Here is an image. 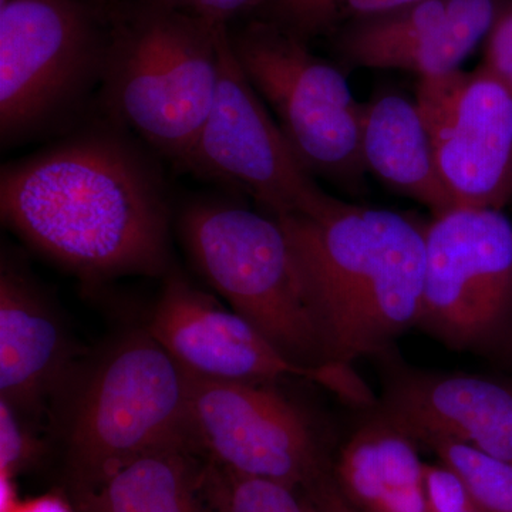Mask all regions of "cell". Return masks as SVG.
I'll use <instances>...</instances> for the list:
<instances>
[{
    "label": "cell",
    "mask_w": 512,
    "mask_h": 512,
    "mask_svg": "<svg viewBox=\"0 0 512 512\" xmlns=\"http://www.w3.org/2000/svg\"><path fill=\"white\" fill-rule=\"evenodd\" d=\"M174 8L218 25L268 6V0H164Z\"/></svg>",
    "instance_id": "cell-24"
},
{
    "label": "cell",
    "mask_w": 512,
    "mask_h": 512,
    "mask_svg": "<svg viewBox=\"0 0 512 512\" xmlns=\"http://www.w3.org/2000/svg\"><path fill=\"white\" fill-rule=\"evenodd\" d=\"M87 2L99 6L101 9H110L111 6L117 5L121 0H87Z\"/></svg>",
    "instance_id": "cell-30"
},
{
    "label": "cell",
    "mask_w": 512,
    "mask_h": 512,
    "mask_svg": "<svg viewBox=\"0 0 512 512\" xmlns=\"http://www.w3.org/2000/svg\"><path fill=\"white\" fill-rule=\"evenodd\" d=\"M419 2L423 0H340L339 10L372 18Z\"/></svg>",
    "instance_id": "cell-26"
},
{
    "label": "cell",
    "mask_w": 512,
    "mask_h": 512,
    "mask_svg": "<svg viewBox=\"0 0 512 512\" xmlns=\"http://www.w3.org/2000/svg\"><path fill=\"white\" fill-rule=\"evenodd\" d=\"M242 72L313 177L346 190H360L363 116L338 67L313 55L295 35L271 22L229 30Z\"/></svg>",
    "instance_id": "cell-7"
},
{
    "label": "cell",
    "mask_w": 512,
    "mask_h": 512,
    "mask_svg": "<svg viewBox=\"0 0 512 512\" xmlns=\"http://www.w3.org/2000/svg\"><path fill=\"white\" fill-rule=\"evenodd\" d=\"M180 171L248 195L271 217L316 215L338 201L316 183L242 72L229 28L214 104Z\"/></svg>",
    "instance_id": "cell-8"
},
{
    "label": "cell",
    "mask_w": 512,
    "mask_h": 512,
    "mask_svg": "<svg viewBox=\"0 0 512 512\" xmlns=\"http://www.w3.org/2000/svg\"><path fill=\"white\" fill-rule=\"evenodd\" d=\"M15 512H77L62 497L55 494L42 495L32 500L20 501Z\"/></svg>",
    "instance_id": "cell-27"
},
{
    "label": "cell",
    "mask_w": 512,
    "mask_h": 512,
    "mask_svg": "<svg viewBox=\"0 0 512 512\" xmlns=\"http://www.w3.org/2000/svg\"><path fill=\"white\" fill-rule=\"evenodd\" d=\"M19 503L13 478L0 476V512H15Z\"/></svg>",
    "instance_id": "cell-28"
},
{
    "label": "cell",
    "mask_w": 512,
    "mask_h": 512,
    "mask_svg": "<svg viewBox=\"0 0 512 512\" xmlns=\"http://www.w3.org/2000/svg\"><path fill=\"white\" fill-rule=\"evenodd\" d=\"M362 148L367 170L392 190L429 208L434 218L457 210L416 101L386 93L367 104Z\"/></svg>",
    "instance_id": "cell-16"
},
{
    "label": "cell",
    "mask_w": 512,
    "mask_h": 512,
    "mask_svg": "<svg viewBox=\"0 0 512 512\" xmlns=\"http://www.w3.org/2000/svg\"><path fill=\"white\" fill-rule=\"evenodd\" d=\"M424 493L426 512H483L463 480L443 463L424 464Z\"/></svg>",
    "instance_id": "cell-21"
},
{
    "label": "cell",
    "mask_w": 512,
    "mask_h": 512,
    "mask_svg": "<svg viewBox=\"0 0 512 512\" xmlns=\"http://www.w3.org/2000/svg\"><path fill=\"white\" fill-rule=\"evenodd\" d=\"M416 104L457 208L501 210L512 197V89L481 64L423 77Z\"/></svg>",
    "instance_id": "cell-12"
},
{
    "label": "cell",
    "mask_w": 512,
    "mask_h": 512,
    "mask_svg": "<svg viewBox=\"0 0 512 512\" xmlns=\"http://www.w3.org/2000/svg\"><path fill=\"white\" fill-rule=\"evenodd\" d=\"M178 234L202 278L296 365H332L284 229L227 198L181 208Z\"/></svg>",
    "instance_id": "cell-5"
},
{
    "label": "cell",
    "mask_w": 512,
    "mask_h": 512,
    "mask_svg": "<svg viewBox=\"0 0 512 512\" xmlns=\"http://www.w3.org/2000/svg\"><path fill=\"white\" fill-rule=\"evenodd\" d=\"M82 363L62 316L35 279L3 256L0 269V400L39 427L56 412Z\"/></svg>",
    "instance_id": "cell-13"
},
{
    "label": "cell",
    "mask_w": 512,
    "mask_h": 512,
    "mask_svg": "<svg viewBox=\"0 0 512 512\" xmlns=\"http://www.w3.org/2000/svg\"><path fill=\"white\" fill-rule=\"evenodd\" d=\"M161 158L97 114L0 171L6 227L84 282L171 271Z\"/></svg>",
    "instance_id": "cell-1"
},
{
    "label": "cell",
    "mask_w": 512,
    "mask_h": 512,
    "mask_svg": "<svg viewBox=\"0 0 512 512\" xmlns=\"http://www.w3.org/2000/svg\"><path fill=\"white\" fill-rule=\"evenodd\" d=\"M483 64L512 89V5L501 10L495 20Z\"/></svg>",
    "instance_id": "cell-23"
},
{
    "label": "cell",
    "mask_w": 512,
    "mask_h": 512,
    "mask_svg": "<svg viewBox=\"0 0 512 512\" xmlns=\"http://www.w3.org/2000/svg\"><path fill=\"white\" fill-rule=\"evenodd\" d=\"M301 493L311 512H362L350 504L339 490L332 474V463L323 468L318 476L303 485Z\"/></svg>",
    "instance_id": "cell-25"
},
{
    "label": "cell",
    "mask_w": 512,
    "mask_h": 512,
    "mask_svg": "<svg viewBox=\"0 0 512 512\" xmlns=\"http://www.w3.org/2000/svg\"><path fill=\"white\" fill-rule=\"evenodd\" d=\"M107 9L87 0H0L3 148L69 133L96 101Z\"/></svg>",
    "instance_id": "cell-6"
},
{
    "label": "cell",
    "mask_w": 512,
    "mask_h": 512,
    "mask_svg": "<svg viewBox=\"0 0 512 512\" xmlns=\"http://www.w3.org/2000/svg\"><path fill=\"white\" fill-rule=\"evenodd\" d=\"M205 460L177 443L128 461L99 484L73 493L77 512H207Z\"/></svg>",
    "instance_id": "cell-17"
},
{
    "label": "cell",
    "mask_w": 512,
    "mask_h": 512,
    "mask_svg": "<svg viewBox=\"0 0 512 512\" xmlns=\"http://www.w3.org/2000/svg\"><path fill=\"white\" fill-rule=\"evenodd\" d=\"M291 245L332 365L383 355L417 326L426 227L399 212L336 201L274 217Z\"/></svg>",
    "instance_id": "cell-2"
},
{
    "label": "cell",
    "mask_w": 512,
    "mask_h": 512,
    "mask_svg": "<svg viewBox=\"0 0 512 512\" xmlns=\"http://www.w3.org/2000/svg\"><path fill=\"white\" fill-rule=\"evenodd\" d=\"M204 497L207 512H311L298 488L235 473L207 460Z\"/></svg>",
    "instance_id": "cell-18"
},
{
    "label": "cell",
    "mask_w": 512,
    "mask_h": 512,
    "mask_svg": "<svg viewBox=\"0 0 512 512\" xmlns=\"http://www.w3.org/2000/svg\"><path fill=\"white\" fill-rule=\"evenodd\" d=\"M340 0H268V6L281 18L279 25L295 35H316L332 22Z\"/></svg>",
    "instance_id": "cell-22"
},
{
    "label": "cell",
    "mask_w": 512,
    "mask_h": 512,
    "mask_svg": "<svg viewBox=\"0 0 512 512\" xmlns=\"http://www.w3.org/2000/svg\"><path fill=\"white\" fill-rule=\"evenodd\" d=\"M107 20L97 113L181 170L214 104L228 25L164 0H121Z\"/></svg>",
    "instance_id": "cell-3"
},
{
    "label": "cell",
    "mask_w": 512,
    "mask_h": 512,
    "mask_svg": "<svg viewBox=\"0 0 512 512\" xmlns=\"http://www.w3.org/2000/svg\"><path fill=\"white\" fill-rule=\"evenodd\" d=\"M491 352L497 353L505 365L512 367V323L503 338L498 340L497 345L491 349Z\"/></svg>",
    "instance_id": "cell-29"
},
{
    "label": "cell",
    "mask_w": 512,
    "mask_h": 512,
    "mask_svg": "<svg viewBox=\"0 0 512 512\" xmlns=\"http://www.w3.org/2000/svg\"><path fill=\"white\" fill-rule=\"evenodd\" d=\"M375 407L419 444L456 441L512 464L511 384L393 367Z\"/></svg>",
    "instance_id": "cell-14"
},
{
    "label": "cell",
    "mask_w": 512,
    "mask_h": 512,
    "mask_svg": "<svg viewBox=\"0 0 512 512\" xmlns=\"http://www.w3.org/2000/svg\"><path fill=\"white\" fill-rule=\"evenodd\" d=\"M148 332L185 372L227 382L275 384L284 377H303L340 399L360 407L375 403L373 393L353 367L328 365L309 369L286 359L268 339L201 291L180 272L165 275Z\"/></svg>",
    "instance_id": "cell-11"
},
{
    "label": "cell",
    "mask_w": 512,
    "mask_h": 512,
    "mask_svg": "<svg viewBox=\"0 0 512 512\" xmlns=\"http://www.w3.org/2000/svg\"><path fill=\"white\" fill-rule=\"evenodd\" d=\"M37 426L0 400V476L15 478L35 467L45 453Z\"/></svg>",
    "instance_id": "cell-20"
},
{
    "label": "cell",
    "mask_w": 512,
    "mask_h": 512,
    "mask_svg": "<svg viewBox=\"0 0 512 512\" xmlns=\"http://www.w3.org/2000/svg\"><path fill=\"white\" fill-rule=\"evenodd\" d=\"M55 413L72 493L148 451L192 443L187 372L147 328L80 366Z\"/></svg>",
    "instance_id": "cell-4"
},
{
    "label": "cell",
    "mask_w": 512,
    "mask_h": 512,
    "mask_svg": "<svg viewBox=\"0 0 512 512\" xmlns=\"http://www.w3.org/2000/svg\"><path fill=\"white\" fill-rule=\"evenodd\" d=\"M512 323V222L457 208L426 225L417 326L454 350H491Z\"/></svg>",
    "instance_id": "cell-9"
},
{
    "label": "cell",
    "mask_w": 512,
    "mask_h": 512,
    "mask_svg": "<svg viewBox=\"0 0 512 512\" xmlns=\"http://www.w3.org/2000/svg\"><path fill=\"white\" fill-rule=\"evenodd\" d=\"M416 440L375 407L332 460L339 490L362 512H426Z\"/></svg>",
    "instance_id": "cell-15"
},
{
    "label": "cell",
    "mask_w": 512,
    "mask_h": 512,
    "mask_svg": "<svg viewBox=\"0 0 512 512\" xmlns=\"http://www.w3.org/2000/svg\"><path fill=\"white\" fill-rule=\"evenodd\" d=\"M188 377V434L202 458L301 490L332 460L301 407L275 384Z\"/></svg>",
    "instance_id": "cell-10"
},
{
    "label": "cell",
    "mask_w": 512,
    "mask_h": 512,
    "mask_svg": "<svg viewBox=\"0 0 512 512\" xmlns=\"http://www.w3.org/2000/svg\"><path fill=\"white\" fill-rule=\"evenodd\" d=\"M426 447L463 480L481 511L512 512L511 463L456 441L434 440Z\"/></svg>",
    "instance_id": "cell-19"
}]
</instances>
